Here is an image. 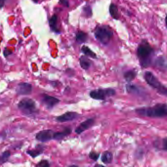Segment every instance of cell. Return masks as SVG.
Wrapping results in <instances>:
<instances>
[{
	"label": "cell",
	"mask_w": 167,
	"mask_h": 167,
	"mask_svg": "<svg viewBox=\"0 0 167 167\" xmlns=\"http://www.w3.org/2000/svg\"><path fill=\"white\" fill-rule=\"evenodd\" d=\"M137 114L143 117L154 118H164L167 115V106L166 104H158L152 107H142L136 109Z\"/></svg>",
	"instance_id": "6da1fadb"
},
{
	"label": "cell",
	"mask_w": 167,
	"mask_h": 167,
	"mask_svg": "<svg viewBox=\"0 0 167 167\" xmlns=\"http://www.w3.org/2000/svg\"><path fill=\"white\" fill-rule=\"evenodd\" d=\"M153 50L147 43L141 44L137 49V55L139 59L141 66L143 68L150 66L152 61Z\"/></svg>",
	"instance_id": "7a4b0ae2"
},
{
	"label": "cell",
	"mask_w": 167,
	"mask_h": 167,
	"mask_svg": "<svg viewBox=\"0 0 167 167\" xmlns=\"http://www.w3.org/2000/svg\"><path fill=\"white\" fill-rule=\"evenodd\" d=\"M144 77L147 84L152 88L155 89L159 94L167 96V89L166 87L161 84L153 72L150 71L146 72Z\"/></svg>",
	"instance_id": "3957f363"
},
{
	"label": "cell",
	"mask_w": 167,
	"mask_h": 167,
	"mask_svg": "<svg viewBox=\"0 0 167 167\" xmlns=\"http://www.w3.org/2000/svg\"><path fill=\"white\" fill-rule=\"evenodd\" d=\"M95 35L97 39L104 45H107L113 35L112 29L107 26H101L95 30Z\"/></svg>",
	"instance_id": "277c9868"
},
{
	"label": "cell",
	"mask_w": 167,
	"mask_h": 167,
	"mask_svg": "<svg viewBox=\"0 0 167 167\" xmlns=\"http://www.w3.org/2000/svg\"><path fill=\"white\" fill-rule=\"evenodd\" d=\"M116 93V91L114 89H98L90 92L89 95L93 99L104 101L107 98L113 96Z\"/></svg>",
	"instance_id": "5b68a950"
},
{
	"label": "cell",
	"mask_w": 167,
	"mask_h": 167,
	"mask_svg": "<svg viewBox=\"0 0 167 167\" xmlns=\"http://www.w3.org/2000/svg\"><path fill=\"white\" fill-rule=\"evenodd\" d=\"M18 108L26 115H31L36 112V104L33 99L25 98L19 102Z\"/></svg>",
	"instance_id": "8992f818"
},
{
	"label": "cell",
	"mask_w": 167,
	"mask_h": 167,
	"mask_svg": "<svg viewBox=\"0 0 167 167\" xmlns=\"http://www.w3.org/2000/svg\"><path fill=\"white\" fill-rule=\"evenodd\" d=\"M54 131L50 129L43 130L36 135V138L40 142H46L53 139Z\"/></svg>",
	"instance_id": "52a82bcc"
},
{
	"label": "cell",
	"mask_w": 167,
	"mask_h": 167,
	"mask_svg": "<svg viewBox=\"0 0 167 167\" xmlns=\"http://www.w3.org/2000/svg\"><path fill=\"white\" fill-rule=\"evenodd\" d=\"M32 87L30 84L26 82H21L18 84L16 87V93L20 95H28L32 93Z\"/></svg>",
	"instance_id": "ba28073f"
},
{
	"label": "cell",
	"mask_w": 167,
	"mask_h": 167,
	"mask_svg": "<svg viewBox=\"0 0 167 167\" xmlns=\"http://www.w3.org/2000/svg\"><path fill=\"white\" fill-rule=\"evenodd\" d=\"M42 103L48 109H52L60 102L57 98L48 95H44L42 99Z\"/></svg>",
	"instance_id": "9c48e42d"
},
{
	"label": "cell",
	"mask_w": 167,
	"mask_h": 167,
	"mask_svg": "<svg viewBox=\"0 0 167 167\" xmlns=\"http://www.w3.org/2000/svg\"><path fill=\"white\" fill-rule=\"evenodd\" d=\"M95 120L93 118H89L81 123L75 129V132L77 134H81L87 129L91 128L95 124Z\"/></svg>",
	"instance_id": "30bf717a"
},
{
	"label": "cell",
	"mask_w": 167,
	"mask_h": 167,
	"mask_svg": "<svg viewBox=\"0 0 167 167\" xmlns=\"http://www.w3.org/2000/svg\"><path fill=\"white\" fill-rule=\"evenodd\" d=\"M79 114L76 112H67L56 118L57 121L64 123L67 121H72L75 120L79 117Z\"/></svg>",
	"instance_id": "8fae6325"
},
{
	"label": "cell",
	"mask_w": 167,
	"mask_h": 167,
	"mask_svg": "<svg viewBox=\"0 0 167 167\" xmlns=\"http://www.w3.org/2000/svg\"><path fill=\"white\" fill-rule=\"evenodd\" d=\"M72 129L70 128H66L63 131L57 132H54L53 139L56 140H61L67 137L72 133Z\"/></svg>",
	"instance_id": "7c38bea8"
},
{
	"label": "cell",
	"mask_w": 167,
	"mask_h": 167,
	"mask_svg": "<svg viewBox=\"0 0 167 167\" xmlns=\"http://www.w3.org/2000/svg\"><path fill=\"white\" fill-rule=\"evenodd\" d=\"M155 65L156 68L161 71H165L167 68V62L164 57H160L156 59L155 62Z\"/></svg>",
	"instance_id": "4fadbf2b"
},
{
	"label": "cell",
	"mask_w": 167,
	"mask_h": 167,
	"mask_svg": "<svg viewBox=\"0 0 167 167\" xmlns=\"http://www.w3.org/2000/svg\"><path fill=\"white\" fill-rule=\"evenodd\" d=\"M44 147L41 145H38L35 150H29L27 151V153L32 157L35 158L41 155L44 152Z\"/></svg>",
	"instance_id": "5bb4252c"
},
{
	"label": "cell",
	"mask_w": 167,
	"mask_h": 167,
	"mask_svg": "<svg viewBox=\"0 0 167 167\" xmlns=\"http://www.w3.org/2000/svg\"><path fill=\"white\" fill-rule=\"evenodd\" d=\"M113 155L109 151H104L101 156V160L105 164H110L113 160Z\"/></svg>",
	"instance_id": "9a60e30c"
},
{
	"label": "cell",
	"mask_w": 167,
	"mask_h": 167,
	"mask_svg": "<svg viewBox=\"0 0 167 167\" xmlns=\"http://www.w3.org/2000/svg\"><path fill=\"white\" fill-rule=\"evenodd\" d=\"M79 63L81 67L84 70H87L91 66V61L87 57L82 56L79 59Z\"/></svg>",
	"instance_id": "2e32d148"
},
{
	"label": "cell",
	"mask_w": 167,
	"mask_h": 167,
	"mask_svg": "<svg viewBox=\"0 0 167 167\" xmlns=\"http://www.w3.org/2000/svg\"><path fill=\"white\" fill-rule=\"evenodd\" d=\"M137 74V72L135 70H129L124 73V77L127 82H131L135 79Z\"/></svg>",
	"instance_id": "e0dca14e"
},
{
	"label": "cell",
	"mask_w": 167,
	"mask_h": 167,
	"mask_svg": "<svg viewBox=\"0 0 167 167\" xmlns=\"http://www.w3.org/2000/svg\"><path fill=\"white\" fill-rule=\"evenodd\" d=\"M126 90L128 93L133 94H137L140 93L141 89L137 85L128 84L126 86Z\"/></svg>",
	"instance_id": "ac0fdd59"
},
{
	"label": "cell",
	"mask_w": 167,
	"mask_h": 167,
	"mask_svg": "<svg viewBox=\"0 0 167 167\" xmlns=\"http://www.w3.org/2000/svg\"><path fill=\"white\" fill-rule=\"evenodd\" d=\"M109 12L110 14L113 18L114 19H118L119 18V13L118 9L117 6L113 3L111 4L109 8Z\"/></svg>",
	"instance_id": "d6986e66"
},
{
	"label": "cell",
	"mask_w": 167,
	"mask_h": 167,
	"mask_svg": "<svg viewBox=\"0 0 167 167\" xmlns=\"http://www.w3.org/2000/svg\"><path fill=\"white\" fill-rule=\"evenodd\" d=\"M81 52L85 55L86 56L90 57L93 59H96L97 55L95 53L93 52L92 50H90L89 48L87 46H84L81 48Z\"/></svg>",
	"instance_id": "ffe728a7"
},
{
	"label": "cell",
	"mask_w": 167,
	"mask_h": 167,
	"mask_svg": "<svg viewBox=\"0 0 167 167\" xmlns=\"http://www.w3.org/2000/svg\"><path fill=\"white\" fill-rule=\"evenodd\" d=\"M57 16L56 15H54L49 21V24L52 30L56 32H59L57 28Z\"/></svg>",
	"instance_id": "44dd1931"
},
{
	"label": "cell",
	"mask_w": 167,
	"mask_h": 167,
	"mask_svg": "<svg viewBox=\"0 0 167 167\" xmlns=\"http://www.w3.org/2000/svg\"><path fill=\"white\" fill-rule=\"evenodd\" d=\"M88 38V36L86 33H84L83 32H77L76 35V40L79 42L82 43L85 42L86 41Z\"/></svg>",
	"instance_id": "7402d4cb"
},
{
	"label": "cell",
	"mask_w": 167,
	"mask_h": 167,
	"mask_svg": "<svg viewBox=\"0 0 167 167\" xmlns=\"http://www.w3.org/2000/svg\"><path fill=\"white\" fill-rule=\"evenodd\" d=\"M10 151L6 150L4 151L2 155H0V165L3 164L6 161H8L9 158L10 156Z\"/></svg>",
	"instance_id": "603a6c76"
},
{
	"label": "cell",
	"mask_w": 167,
	"mask_h": 167,
	"mask_svg": "<svg viewBox=\"0 0 167 167\" xmlns=\"http://www.w3.org/2000/svg\"><path fill=\"white\" fill-rule=\"evenodd\" d=\"M89 157L90 159L94 161H97L98 159L99 158L100 154L99 153H97L95 151H91L89 154Z\"/></svg>",
	"instance_id": "cb8c5ba5"
},
{
	"label": "cell",
	"mask_w": 167,
	"mask_h": 167,
	"mask_svg": "<svg viewBox=\"0 0 167 167\" xmlns=\"http://www.w3.org/2000/svg\"><path fill=\"white\" fill-rule=\"evenodd\" d=\"M50 166L49 162L47 160H43L38 163L36 166L38 167H50Z\"/></svg>",
	"instance_id": "d4e9b609"
},
{
	"label": "cell",
	"mask_w": 167,
	"mask_h": 167,
	"mask_svg": "<svg viewBox=\"0 0 167 167\" xmlns=\"http://www.w3.org/2000/svg\"><path fill=\"white\" fill-rule=\"evenodd\" d=\"M162 145V148L163 150L166 151L167 148V139L166 138H165L163 139Z\"/></svg>",
	"instance_id": "484cf974"
},
{
	"label": "cell",
	"mask_w": 167,
	"mask_h": 167,
	"mask_svg": "<svg viewBox=\"0 0 167 167\" xmlns=\"http://www.w3.org/2000/svg\"><path fill=\"white\" fill-rule=\"evenodd\" d=\"M60 3H62L65 6H69V3L68 0H61Z\"/></svg>",
	"instance_id": "4316f807"
},
{
	"label": "cell",
	"mask_w": 167,
	"mask_h": 167,
	"mask_svg": "<svg viewBox=\"0 0 167 167\" xmlns=\"http://www.w3.org/2000/svg\"><path fill=\"white\" fill-rule=\"evenodd\" d=\"M6 0H0V8H2L5 3Z\"/></svg>",
	"instance_id": "83f0119b"
}]
</instances>
